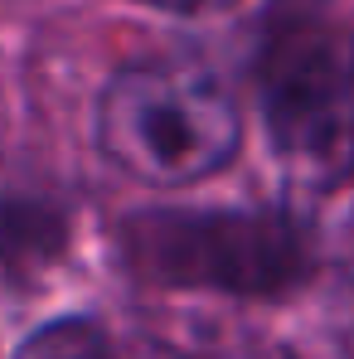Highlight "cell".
I'll return each instance as SVG.
<instances>
[{
    "mask_svg": "<svg viewBox=\"0 0 354 359\" xmlns=\"http://www.w3.org/2000/svg\"><path fill=\"white\" fill-rule=\"evenodd\" d=\"M112 243L136 282L224 301H287L320 272V233L292 204H146Z\"/></svg>",
    "mask_w": 354,
    "mask_h": 359,
    "instance_id": "1",
    "label": "cell"
},
{
    "mask_svg": "<svg viewBox=\"0 0 354 359\" xmlns=\"http://www.w3.org/2000/svg\"><path fill=\"white\" fill-rule=\"evenodd\" d=\"M93 146L136 184L189 189L238 161L243 102L214 63L189 54L121 63L93 102Z\"/></svg>",
    "mask_w": 354,
    "mask_h": 359,
    "instance_id": "2",
    "label": "cell"
},
{
    "mask_svg": "<svg viewBox=\"0 0 354 359\" xmlns=\"http://www.w3.org/2000/svg\"><path fill=\"white\" fill-rule=\"evenodd\" d=\"M247 78L287 175L311 189L354 175V20L325 0H277L257 25Z\"/></svg>",
    "mask_w": 354,
    "mask_h": 359,
    "instance_id": "3",
    "label": "cell"
},
{
    "mask_svg": "<svg viewBox=\"0 0 354 359\" xmlns=\"http://www.w3.org/2000/svg\"><path fill=\"white\" fill-rule=\"evenodd\" d=\"M73 243V209L49 180L0 165V277L25 282L59 262Z\"/></svg>",
    "mask_w": 354,
    "mask_h": 359,
    "instance_id": "4",
    "label": "cell"
},
{
    "mask_svg": "<svg viewBox=\"0 0 354 359\" xmlns=\"http://www.w3.org/2000/svg\"><path fill=\"white\" fill-rule=\"evenodd\" d=\"M10 359H117V340L102 316L93 311H63L54 320H39Z\"/></svg>",
    "mask_w": 354,
    "mask_h": 359,
    "instance_id": "5",
    "label": "cell"
},
{
    "mask_svg": "<svg viewBox=\"0 0 354 359\" xmlns=\"http://www.w3.org/2000/svg\"><path fill=\"white\" fill-rule=\"evenodd\" d=\"M146 10H161V15H224L243 0H136Z\"/></svg>",
    "mask_w": 354,
    "mask_h": 359,
    "instance_id": "6",
    "label": "cell"
}]
</instances>
